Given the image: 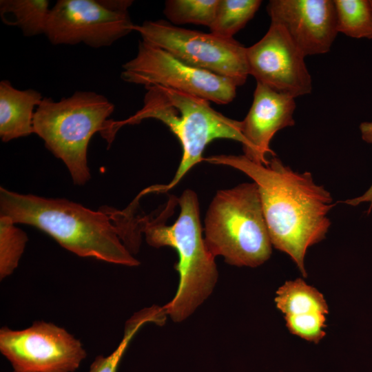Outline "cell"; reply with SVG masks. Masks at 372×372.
<instances>
[{"label":"cell","mask_w":372,"mask_h":372,"mask_svg":"<svg viewBox=\"0 0 372 372\" xmlns=\"http://www.w3.org/2000/svg\"><path fill=\"white\" fill-rule=\"evenodd\" d=\"M260 0H219L210 32L230 39L254 17Z\"/></svg>","instance_id":"d6986e66"},{"label":"cell","mask_w":372,"mask_h":372,"mask_svg":"<svg viewBox=\"0 0 372 372\" xmlns=\"http://www.w3.org/2000/svg\"><path fill=\"white\" fill-rule=\"evenodd\" d=\"M50 9L48 0L0 1L2 22L19 28L25 37L45 34Z\"/></svg>","instance_id":"9a60e30c"},{"label":"cell","mask_w":372,"mask_h":372,"mask_svg":"<svg viewBox=\"0 0 372 372\" xmlns=\"http://www.w3.org/2000/svg\"><path fill=\"white\" fill-rule=\"evenodd\" d=\"M0 216L35 227L81 257L135 267L140 264L125 246L137 233L136 218L113 224L122 212L98 211L65 198L22 194L0 187Z\"/></svg>","instance_id":"7a4b0ae2"},{"label":"cell","mask_w":372,"mask_h":372,"mask_svg":"<svg viewBox=\"0 0 372 372\" xmlns=\"http://www.w3.org/2000/svg\"><path fill=\"white\" fill-rule=\"evenodd\" d=\"M128 10H114L102 0H58L51 8L45 35L53 45L108 47L133 31Z\"/></svg>","instance_id":"30bf717a"},{"label":"cell","mask_w":372,"mask_h":372,"mask_svg":"<svg viewBox=\"0 0 372 372\" xmlns=\"http://www.w3.org/2000/svg\"><path fill=\"white\" fill-rule=\"evenodd\" d=\"M246 55L249 75L257 83L294 99L311 92L305 56L280 25L271 23L264 37L247 48Z\"/></svg>","instance_id":"8fae6325"},{"label":"cell","mask_w":372,"mask_h":372,"mask_svg":"<svg viewBox=\"0 0 372 372\" xmlns=\"http://www.w3.org/2000/svg\"><path fill=\"white\" fill-rule=\"evenodd\" d=\"M360 130L362 140L372 144V121L362 123L360 125ZM344 203L351 206H357L363 203H369V208L367 212L368 214L370 213L372 210V185L362 195L348 199Z\"/></svg>","instance_id":"603a6c76"},{"label":"cell","mask_w":372,"mask_h":372,"mask_svg":"<svg viewBox=\"0 0 372 372\" xmlns=\"http://www.w3.org/2000/svg\"><path fill=\"white\" fill-rule=\"evenodd\" d=\"M28 236L8 216H0V279L10 276L18 267Z\"/></svg>","instance_id":"44dd1931"},{"label":"cell","mask_w":372,"mask_h":372,"mask_svg":"<svg viewBox=\"0 0 372 372\" xmlns=\"http://www.w3.org/2000/svg\"><path fill=\"white\" fill-rule=\"evenodd\" d=\"M0 351L19 372H74L86 358L80 340L53 323L0 330Z\"/></svg>","instance_id":"9c48e42d"},{"label":"cell","mask_w":372,"mask_h":372,"mask_svg":"<svg viewBox=\"0 0 372 372\" xmlns=\"http://www.w3.org/2000/svg\"><path fill=\"white\" fill-rule=\"evenodd\" d=\"M267 10L305 56L328 52L338 33L332 0H271Z\"/></svg>","instance_id":"7c38bea8"},{"label":"cell","mask_w":372,"mask_h":372,"mask_svg":"<svg viewBox=\"0 0 372 372\" xmlns=\"http://www.w3.org/2000/svg\"><path fill=\"white\" fill-rule=\"evenodd\" d=\"M241 171L257 185L273 247L287 254L304 277L308 249L325 238L335 206L331 193L309 172H296L273 156L266 165L243 155L203 158Z\"/></svg>","instance_id":"6da1fadb"},{"label":"cell","mask_w":372,"mask_h":372,"mask_svg":"<svg viewBox=\"0 0 372 372\" xmlns=\"http://www.w3.org/2000/svg\"><path fill=\"white\" fill-rule=\"evenodd\" d=\"M295 109L293 97L257 83L252 104L242 121L244 155L255 163L267 164V155H275L271 141L279 130L294 125Z\"/></svg>","instance_id":"4fadbf2b"},{"label":"cell","mask_w":372,"mask_h":372,"mask_svg":"<svg viewBox=\"0 0 372 372\" xmlns=\"http://www.w3.org/2000/svg\"><path fill=\"white\" fill-rule=\"evenodd\" d=\"M167 316L163 307L157 305L144 308L134 313L125 322L123 337L117 348L106 357H96L88 372H118L120 361L137 331L147 323L163 325Z\"/></svg>","instance_id":"e0dca14e"},{"label":"cell","mask_w":372,"mask_h":372,"mask_svg":"<svg viewBox=\"0 0 372 372\" xmlns=\"http://www.w3.org/2000/svg\"><path fill=\"white\" fill-rule=\"evenodd\" d=\"M219 0H167L163 12L175 25L193 23L209 28L212 25Z\"/></svg>","instance_id":"ffe728a7"},{"label":"cell","mask_w":372,"mask_h":372,"mask_svg":"<svg viewBox=\"0 0 372 372\" xmlns=\"http://www.w3.org/2000/svg\"><path fill=\"white\" fill-rule=\"evenodd\" d=\"M372 1V0H371Z\"/></svg>","instance_id":"d4e9b609"},{"label":"cell","mask_w":372,"mask_h":372,"mask_svg":"<svg viewBox=\"0 0 372 372\" xmlns=\"http://www.w3.org/2000/svg\"><path fill=\"white\" fill-rule=\"evenodd\" d=\"M114 105L92 91H76L55 101L43 97L33 116L34 134L66 165L74 183L84 185L90 179L87 147L96 132L104 138Z\"/></svg>","instance_id":"5b68a950"},{"label":"cell","mask_w":372,"mask_h":372,"mask_svg":"<svg viewBox=\"0 0 372 372\" xmlns=\"http://www.w3.org/2000/svg\"><path fill=\"white\" fill-rule=\"evenodd\" d=\"M286 326L293 335L309 342L318 343L326 335L325 314L312 312L299 315L285 316Z\"/></svg>","instance_id":"7402d4cb"},{"label":"cell","mask_w":372,"mask_h":372,"mask_svg":"<svg viewBox=\"0 0 372 372\" xmlns=\"http://www.w3.org/2000/svg\"><path fill=\"white\" fill-rule=\"evenodd\" d=\"M338 32L355 39H372L371 0H333Z\"/></svg>","instance_id":"ac0fdd59"},{"label":"cell","mask_w":372,"mask_h":372,"mask_svg":"<svg viewBox=\"0 0 372 372\" xmlns=\"http://www.w3.org/2000/svg\"><path fill=\"white\" fill-rule=\"evenodd\" d=\"M13 372H19V371H14H14H13Z\"/></svg>","instance_id":"cb8c5ba5"},{"label":"cell","mask_w":372,"mask_h":372,"mask_svg":"<svg viewBox=\"0 0 372 372\" xmlns=\"http://www.w3.org/2000/svg\"><path fill=\"white\" fill-rule=\"evenodd\" d=\"M142 40L162 48L185 63L225 77L241 86L249 75L247 48L234 38L183 28L163 20L134 25Z\"/></svg>","instance_id":"52a82bcc"},{"label":"cell","mask_w":372,"mask_h":372,"mask_svg":"<svg viewBox=\"0 0 372 372\" xmlns=\"http://www.w3.org/2000/svg\"><path fill=\"white\" fill-rule=\"evenodd\" d=\"M145 88L142 108L125 120H113L112 127L116 134L125 125L153 118L163 123L178 138L183 155L174 177L167 185L150 187L151 192H163L176 186L190 169L203 160V151L212 141L227 138L245 144L242 121L217 112L209 101L161 85Z\"/></svg>","instance_id":"277c9868"},{"label":"cell","mask_w":372,"mask_h":372,"mask_svg":"<svg viewBox=\"0 0 372 372\" xmlns=\"http://www.w3.org/2000/svg\"><path fill=\"white\" fill-rule=\"evenodd\" d=\"M123 81L137 85H161L216 104H227L236 95L231 80L194 68L167 51L140 41L134 58L123 65Z\"/></svg>","instance_id":"ba28073f"},{"label":"cell","mask_w":372,"mask_h":372,"mask_svg":"<svg viewBox=\"0 0 372 372\" xmlns=\"http://www.w3.org/2000/svg\"><path fill=\"white\" fill-rule=\"evenodd\" d=\"M180 214L174 223H163V212L156 218H142L147 242L159 248L170 247L178 253L174 265L179 283L174 298L163 306L176 322L189 318L211 294L218 278L215 257L208 250L200 220L196 194L185 190L178 198Z\"/></svg>","instance_id":"3957f363"},{"label":"cell","mask_w":372,"mask_h":372,"mask_svg":"<svg viewBox=\"0 0 372 372\" xmlns=\"http://www.w3.org/2000/svg\"><path fill=\"white\" fill-rule=\"evenodd\" d=\"M43 96L33 89L18 90L0 82V137L3 142L34 134L33 116Z\"/></svg>","instance_id":"5bb4252c"},{"label":"cell","mask_w":372,"mask_h":372,"mask_svg":"<svg viewBox=\"0 0 372 372\" xmlns=\"http://www.w3.org/2000/svg\"><path fill=\"white\" fill-rule=\"evenodd\" d=\"M277 308L287 315H299L312 312L328 314L329 307L323 295L308 285L302 278L289 280L276 291Z\"/></svg>","instance_id":"2e32d148"},{"label":"cell","mask_w":372,"mask_h":372,"mask_svg":"<svg viewBox=\"0 0 372 372\" xmlns=\"http://www.w3.org/2000/svg\"><path fill=\"white\" fill-rule=\"evenodd\" d=\"M210 253L237 267H256L271 256L272 243L255 183L219 190L205 218Z\"/></svg>","instance_id":"8992f818"}]
</instances>
